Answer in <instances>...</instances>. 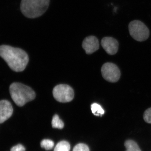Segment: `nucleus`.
Returning a JSON list of instances; mask_svg holds the SVG:
<instances>
[{
	"label": "nucleus",
	"instance_id": "16",
	"mask_svg": "<svg viewBox=\"0 0 151 151\" xmlns=\"http://www.w3.org/2000/svg\"><path fill=\"white\" fill-rule=\"evenodd\" d=\"M143 119L146 123L151 124V108L145 111L143 115Z\"/></svg>",
	"mask_w": 151,
	"mask_h": 151
},
{
	"label": "nucleus",
	"instance_id": "4",
	"mask_svg": "<svg viewBox=\"0 0 151 151\" xmlns=\"http://www.w3.org/2000/svg\"><path fill=\"white\" fill-rule=\"evenodd\" d=\"M129 30L131 37L138 42L145 41L150 36L148 28L141 21L135 20L130 22Z\"/></svg>",
	"mask_w": 151,
	"mask_h": 151
},
{
	"label": "nucleus",
	"instance_id": "7",
	"mask_svg": "<svg viewBox=\"0 0 151 151\" xmlns=\"http://www.w3.org/2000/svg\"><path fill=\"white\" fill-rule=\"evenodd\" d=\"M101 45L108 54H116L119 50V43L118 40L111 37H103L101 40Z\"/></svg>",
	"mask_w": 151,
	"mask_h": 151
},
{
	"label": "nucleus",
	"instance_id": "10",
	"mask_svg": "<svg viewBox=\"0 0 151 151\" xmlns=\"http://www.w3.org/2000/svg\"><path fill=\"white\" fill-rule=\"evenodd\" d=\"M124 145L126 148V151H142L138 144L135 141L132 140L126 141Z\"/></svg>",
	"mask_w": 151,
	"mask_h": 151
},
{
	"label": "nucleus",
	"instance_id": "1",
	"mask_svg": "<svg viewBox=\"0 0 151 151\" xmlns=\"http://www.w3.org/2000/svg\"><path fill=\"white\" fill-rule=\"evenodd\" d=\"M0 56L16 72L23 71L29 62L28 55L25 51L6 45H0Z\"/></svg>",
	"mask_w": 151,
	"mask_h": 151
},
{
	"label": "nucleus",
	"instance_id": "9",
	"mask_svg": "<svg viewBox=\"0 0 151 151\" xmlns=\"http://www.w3.org/2000/svg\"><path fill=\"white\" fill-rule=\"evenodd\" d=\"M98 40L94 36H90L84 39L82 46L87 54H91L98 50L99 48Z\"/></svg>",
	"mask_w": 151,
	"mask_h": 151
},
{
	"label": "nucleus",
	"instance_id": "2",
	"mask_svg": "<svg viewBox=\"0 0 151 151\" xmlns=\"http://www.w3.org/2000/svg\"><path fill=\"white\" fill-rule=\"evenodd\" d=\"M9 92L12 99L19 107L34 100L36 97L35 92L31 88L19 82L11 84Z\"/></svg>",
	"mask_w": 151,
	"mask_h": 151
},
{
	"label": "nucleus",
	"instance_id": "3",
	"mask_svg": "<svg viewBox=\"0 0 151 151\" xmlns=\"http://www.w3.org/2000/svg\"><path fill=\"white\" fill-rule=\"evenodd\" d=\"M49 4L50 0H22L20 9L25 17L35 19L45 12Z\"/></svg>",
	"mask_w": 151,
	"mask_h": 151
},
{
	"label": "nucleus",
	"instance_id": "13",
	"mask_svg": "<svg viewBox=\"0 0 151 151\" xmlns=\"http://www.w3.org/2000/svg\"><path fill=\"white\" fill-rule=\"evenodd\" d=\"M52 126L53 128L62 129L64 127V125L62 120L59 119V116L55 115L52 118Z\"/></svg>",
	"mask_w": 151,
	"mask_h": 151
},
{
	"label": "nucleus",
	"instance_id": "8",
	"mask_svg": "<svg viewBox=\"0 0 151 151\" xmlns=\"http://www.w3.org/2000/svg\"><path fill=\"white\" fill-rule=\"evenodd\" d=\"M13 113V108L10 102L7 100H0V124L9 119Z\"/></svg>",
	"mask_w": 151,
	"mask_h": 151
},
{
	"label": "nucleus",
	"instance_id": "12",
	"mask_svg": "<svg viewBox=\"0 0 151 151\" xmlns=\"http://www.w3.org/2000/svg\"><path fill=\"white\" fill-rule=\"evenodd\" d=\"M92 113L96 116H101L105 113V111L103 110L100 105L97 103H93L91 105Z\"/></svg>",
	"mask_w": 151,
	"mask_h": 151
},
{
	"label": "nucleus",
	"instance_id": "5",
	"mask_svg": "<svg viewBox=\"0 0 151 151\" xmlns=\"http://www.w3.org/2000/svg\"><path fill=\"white\" fill-rule=\"evenodd\" d=\"M52 94L55 99L60 103H68L74 97V91L72 88L66 84H59L54 87Z\"/></svg>",
	"mask_w": 151,
	"mask_h": 151
},
{
	"label": "nucleus",
	"instance_id": "15",
	"mask_svg": "<svg viewBox=\"0 0 151 151\" xmlns=\"http://www.w3.org/2000/svg\"><path fill=\"white\" fill-rule=\"evenodd\" d=\"M73 151H89V149L86 145L81 143L76 145Z\"/></svg>",
	"mask_w": 151,
	"mask_h": 151
},
{
	"label": "nucleus",
	"instance_id": "11",
	"mask_svg": "<svg viewBox=\"0 0 151 151\" xmlns=\"http://www.w3.org/2000/svg\"><path fill=\"white\" fill-rule=\"evenodd\" d=\"M70 145L68 142L62 141L59 142L55 147L54 151H69Z\"/></svg>",
	"mask_w": 151,
	"mask_h": 151
},
{
	"label": "nucleus",
	"instance_id": "6",
	"mask_svg": "<svg viewBox=\"0 0 151 151\" xmlns=\"http://www.w3.org/2000/svg\"><path fill=\"white\" fill-rule=\"evenodd\" d=\"M103 78L106 81L112 83L118 81L121 77V71L119 67L112 63H106L101 68Z\"/></svg>",
	"mask_w": 151,
	"mask_h": 151
},
{
	"label": "nucleus",
	"instance_id": "17",
	"mask_svg": "<svg viewBox=\"0 0 151 151\" xmlns=\"http://www.w3.org/2000/svg\"><path fill=\"white\" fill-rule=\"evenodd\" d=\"M25 148L21 144L14 146L11 149V151H25Z\"/></svg>",
	"mask_w": 151,
	"mask_h": 151
},
{
	"label": "nucleus",
	"instance_id": "14",
	"mask_svg": "<svg viewBox=\"0 0 151 151\" xmlns=\"http://www.w3.org/2000/svg\"><path fill=\"white\" fill-rule=\"evenodd\" d=\"M40 145L41 147L44 148L46 150H50L53 148L54 146V143L51 140L45 139L41 141Z\"/></svg>",
	"mask_w": 151,
	"mask_h": 151
}]
</instances>
